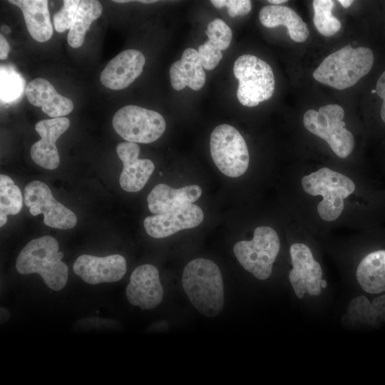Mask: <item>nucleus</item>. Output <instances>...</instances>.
<instances>
[{"instance_id":"obj_1","label":"nucleus","mask_w":385,"mask_h":385,"mask_svg":"<svg viewBox=\"0 0 385 385\" xmlns=\"http://www.w3.org/2000/svg\"><path fill=\"white\" fill-rule=\"evenodd\" d=\"M183 289L192 304L207 317L221 313L225 302L221 272L212 260L197 258L189 262L182 276Z\"/></svg>"},{"instance_id":"obj_2","label":"nucleus","mask_w":385,"mask_h":385,"mask_svg":"<svg viewBox=\"0 0 385 385\" xmlns=\"http://www.w3.org/2000/svg\"><path fill=\"white\" fill-rule=\"evenodd\" d=\"M57 240L48 235L29 242L19 254L16 268L19 273L38 274L52 290L59 291L66 284L68 269L61 261L63 253L58 251Z\"/></svg>"},{"instance_id":"obj_3","label":"nucleus","mask_w":385,"mask_h":385,"mask_svg":"<svg viewBox=\"0 0 385 385\" xmlns=\"http://www.w3.org/2000/svg\"><path fill=\"white\" fill-rule=\"evenodd\" d=\"M372 51L366 47L353 48L348 44L327 56L312 73L322 84L338 90L355 85L371 70Z\"/></svg>"},{"instance_id":"obj_4","label":"nucleus","mask_w":385,"mask_h":385,"mask_svg":"<svg viewBox=\"0 0 385 385\" xmlns=\"http://www.w3.org/2000/svg\"><path fill=\"white\" fill-rule=\"evenodd\" d=\"M301 183L307 193L323 197L317 205V211L326 221H333L339 217L344 210V199L355 190V185L350 178L328 168L304 176Z\"/></svg>"},{"instance_id":"obj_5","label":"nucleus","mask_w":385,"mask_h":385,"mask_svg":"<svg viewBox=\"0 0 385 385\" xmlns=\"http://www.w3.org/2000/svg\"><path fill=\"white\" fill-rule=\"evenodd\" d=\"M233 73L239 82L237 97L242 105L256 106L272 96L274 76L265 61L254 55H242L235 61Z\"/></svg>"},{"instance_id":"obj_6","label":"nucleus","mask_w":385,"mask_h":385,"mask_svg":"<svg viewBox=\"0 0 385 385\" xmlns=\"http://www.w3.org/2000/svg\"><path fill=\"white\" fill-rule=\"evenodd\" d=\"M344 111L337 104L321 106L318 111L308 110L303 116L305 128L324 140L339 158L350 155L354 146V136L343 121Z\"/></svg>"},{"instance_id":"obj_7","label":"nucleus","mask_w":385,"mask_h":385,"mask_svg":"<svg viewBox=\"0 0 385 385\" xmlns=\"http://www.w3.org/2000/svg\"><path fill=\"white\" fill-rule=\"evenodd\" d=\"M280 242L277 232L269 226L255 228L250 241L237 242L234 254L242 267L258 279L270 277L279 253Z\"/></svg>"},{"instance_id":"obj_8","label":"nucleus","mask_w":385,"mask_h":385,"mask_svg":"<svg viewBox=\"0 0 385 385\" xmlns=\"http://www.w3.org/2000/svg\"><path fill=\"white\" fill-rule=\"evenodd\" d=\"M212 159L224 175L237 178L247 170L250 155L246 142L240 132L228 124L215 127L210 135Z\"/></svg>"},{"instance_id":"obj_9","label":"nucleus","mask_w":385,"mask_h":385,"mask_svg":"<svg viewBox=\"0 0 385 385\" xmlns=\"http://www.w3.org/2000/svg\"><path fill=\"white\" fill-rule=\"evenodd\" d=\"M112 125L121 138L136 143L155 141L166 128L165 120L159 113L134 105H128L117 111Z\"/></svg>"},{"instance_id":"obj_10","label":"nucleus","mask_w":385,"mask_h":385,"mask_svg":"<svg viewBox=\"0 0 385 385\" xmlns=\"http://www.w3.org/2000/svg\"><path fill=\"white\" fill-rule=\"evenodd\" d=\"M24 203L34 216L43 215V223L48 227L68 230L77 223L75 213L58 202L49 187L40 180L29 183L24 188Z\"/></svg>"},{"instance_id":"obj_11","label":"nucleus","mask_w":385,"mask_h":385,"mask_svg":"<svg viewBox=\"0 0 385 385\" xmlns=\"http://www.w3.org/2000/svg\"><path fill=\"white\" fill-rule=\"evenodd\" d=\"M289 253L292 269L289 271V279L296 296L302 299L306 292L311 296L319 295L322 270L309 247L303 243H294Z\"/></svg>"},{"instance_id":"obj_12","label":"nucleus","mask_w":385,"mask_h":385,"mask_svg":"<svg viewBox=\"0 0 385 385\" xmlns=\"http://www.w3.org/2000/svg\"><path fill=\"white\" fill-rule=\"evenodd\" d=\"M125 294L130 304L142 309L158 307L163 298L158 269L149 264L136 267L130 277Z\"/></svg>"},{"instance_id":"obj_13","label":"nucleus","mask_w":385,"mask_h":385,"mask_svg":"<svg viewBox=\"0 0 385 385\" xmlns=\"http://www.w3.org/2000/svg\"><path fill=\"white\" fill-rule=\"evenodd\" d=\"M76 274L90 284L118 282L126 272V260L120 255L106 257L91 255L79 256L73 263Z\"/></svg>"},{"instance_id":"obj_14","label":"nucleus","mask_w":385,"mask_h":385,"mask_svg":"<svg viewBox=\"0 0 385 385\" xmlns=\"http://www.w3.org/2000/svg\"><path fill=\"white\" fill-rule=\"evenodd\" d=\"M203 218L202 209L195 204H190L165 213L148 216L143 225L150 237L163 238L180 230L195 227Z\"/></svg>"},{"instance_id":"obj_15","label":"nucleus","mask_w":385,"mask_h":385,"mask_svg":"<svg viewBox=\"0 0 385 385\" xmlns=\"http://www.w3.org/2000/svg\"><path fill=\"white\" fill-rule=\"evenodd\" d=\"M69 126L70 120L66 117L45 119L36 123L35 130L41 140L31 148V157L35 163L48 170L58 168L60 158L56 142Z\"/></svg>"},{"instance_id":"obj_16","label":"nucleus","mask_w":385,"mask_h":385,"mask_svg":"<svg viewBox=\"0 0 385 385\" xmlns=\"http://www.w3.org/2000/svg\"><path fill=\"white\" fill-rule=\"evenodd\" d=\"M140 150L139 145L133 142H122L116 146L117 154L123 163L119 183L127 192L140 190L155 169L152 160L138 158Z\"/></svg>"},{"instance_id":"obj_17","label":"nucleus","mask_w":385,"mask_h":385,"mask_svg":"<svg viewBox=\"0 0 385 385\" xmlns=\"http://www.w3.org/2000/svg\"><path fill=\"white\" fill-rule=\"evenodd\" d=\"M145 63L140 51L125 50L108 62L101 74V82L112 90L125 88L141 74Z\"/></svg>"},{"instance_id":"obj_18","label":"nucleus","mask_w":385,"mask_h":385,"mask_svg":"<svg viewBox=\"0 0 385 385\" xmlns=\"http://www.w3.org/2000/svg\"><path fill=\"white\" fill-rule=\"evenodd\" d=\"M202 192L201 188L197 185L173 188L160 183L155 185L147 196L148 209L155 215L165 213L193 204L200 198Z\"/></svg>"},{"instance_id":"obj_19","label":"nucleus","mask_w":385,"mask_h":385,"mask_svg":"<svg viewBox=\"0 0 385 385\" xmlns=\"http://www.w3.org/2000/svg\"><path fill=\"white\" fill-rule=\"evenodd\" d=\"M25 92L29 102L41 107L51 118L66 116L73 109L72 101L59 94L45 78H36L29 82Z\"/></svg>"},{"instance_id":"obj_20","label":"nucleus","mask_w":385,"mask_h":385,"mask_svg":"<svg viewBox=\"0 0 385 385\" xmlns=\"http://www.w3.org/2000/svg\"><path fill=\"white\" fill-rule=\"evenodd\" d=\"M169 72L171 85L176 91L186 86L198 91L205 83L204 68L197 51L192 48H188L183 51L181 58L171 65Z\"/></svg>"},{"instance_id":"obj_21","label":"nucleus","mask_w":385,"mask_h":385,"mask_svg":"<svg viewBox=\"0 0 385 385\" xmlns=\"http://www.w3.org/2000/svg\"><path fill=\"white\" fill-rule=\"evenodd\" d=\"M260 23L267 28L286 26L292 40L302 43L309 34L306 23L292 9L279 5L263 6L259 13Z\"/></svg>"},{"instance_id":"obj_22","label":"nucleus","mask_w":385,"mask_h":385,"mask_svg":"<svg viewBox=\"0 0 385 385\" xmlns=\"http://www.w3.org/2000/svg\"><path fill=\"white\" fill-rule=\"evenodd\" d=\"M21 10L27 30L38 42H46L53 35L47 0H9Z\"/></svg>"},{"instance_id":"obj_23","label":"nucleus","mask_w":385,"mask_h":385,"mask_svg":"<svg viewBox=\"0 0 385 385\" xmlns=\"http://www.w3.org/2000/svg\"><path fill=\"white\" fill-rule=\"evenodd\" d=\"M356 279L361 288L371 294L385 291V250L367 255L356 270Z\"/></svg>"},{"instance_id":"obj_24","label":"nucleus","mask_w":385,"mask_h":385,"mask_svg":"<svg viewBox=\"0 0 385 385\" xmlns=\"http://www.w3.org/2000/svg\"><path fill=\"white\" fill-rule=\"evenodd\" d=\"M103 7L97 0L80 1L75 19L67 35L70 46L79 48L83 43L86 31L93 21L101 16Z\"/></svg>"},{"instance_id":"obj_25","label":"nucleus","mask_w":385,"mask_h":385,"mask_svg":"<svg viewBox=\"0 0 385 385\" xmlns=\"http://www.w3.org/2000/svg\"><path fill=\"white\" fill-rule=\"evenodd\" d=\"M23 205V197L19 188L12 179L4 174L0 175V227L7 222L9 215L18 214Z\"/></svg>"},{"instance_id":"obj_26","label":"nucleus","mask_w":385,"mask_h":385,"mask_svg":"<svg viewBox=\"0 0 385 385\" xmlns=\"http://www.w3.org/2000/svg\"><path fill=\"white\" fill-rule=\"evenodd\" d=\"M314 17L313 22L317 30L322 35L331 36L341 29V22L334 17L332 9L334 1L332 0H314L312 2Z\"/></svg>"},{"instance_id":"obj_27","label":"nucleus","mask_w":385,"mask_h":385,"mask_svg":"<svg viewBox=\"0 0 385 385\" xmlns=\"http://www.w3.org/2000/svg\"><path fill=\"white\" fill-rule=\"evenodd\" d=\"M347 311V317L354 322L376 324L380 321L376 309L364 296L354 298L350 302Z\"/></svg>"},{"instance_id":"obj_28","label":"nucleus","mask_w":385,"mask_h":385,"mask_svg":"<svg viewBox=\"0 0 385 385\" xmlns=\"http://www.w3.org/2000/svg\"><path fill=\"white\" fill-rule=\"evenodd\" d=\"M205 34L208 41L220 51L227 49L232 41V31L230 26L220 19L211 21L207 27Z\"/></svg>"},{"instance_id":"obj_29","label":"nucleus","mask_w":385,"mask_h":385,"mask_svg":"<svg viewBox=\"0 0 385 385\" xmlns=\"http://www.w3.org/2000/svg\"><path fill=\"white\" fill-rule=\"evenodd\" d=\"M80 1L78 0L63 1V7L53 16L54 28L57 32L62 33L67 29H70Z\"/></svg>"},{"instance_id":"obj_30","label":"nucleus","mask_w":385,"mask_h":385,"mask_svg":"<svg viewBox=\"0 0 385 385\" xmlns=\"http://www.w3.org/2000/svg\"><path fill=\"white\" fill-rule=\"evenodd\" d=\"M21 78L15 73H9L1 68V98L4 101L17 98L22 91Z\"/></svg>"},{"instance_id":"obj_31","label":"nucleus","mask_w":385,"mask_h":385,"mask_svg":"<svg viewBox=\"0 0 385 385\" xmlns=\"http://www.w3.org/2000/svg\"><path fill=\"white\" fill-rule=\"evenodd\" d=\"M197 53L201 63L206 70L214 69L222 58V51L209 41L198 47Z\"/></svg>"},{"instance_id":"obj_32","label":"nucleus","mask_w":385,"mask_h":385,"mask_svg":"<svg viewBox=\"0 0 385 385\" xmlns=\"http://www.w3.org/2000/svg\"><path fill=\"white\" fill-rule=\"evenodd\" d=\"M212 4L217 9L226 7L230 16H245L252 9L249 0H212Z\"/></svg>"},{"instance_id":"obj_33","label":"nucleus","mask_w":385,"mask_h":385,"mask_svg":"<svg viewBox=\"0 0 385 385\" xmlns=\"http://www.w3.org/2000/svg\"><path fill=\"white\" fill-rule=\"evenodd\" d=\"M375 90L377 95L383 99V103L381 108V117L385 123V71L382 73L378 79Z\"/></svg>"},{"instance_id":"obj_34","label":"nucleus","mask_w":385,"mask_h":385,"mask_svg":"<svg viewBox=\"0 0 385 385\" xmlns=\"http://www.w3.org/2000/svg\"><path fill=\"white\" fill-rule=\"evenodd\" d=\"M371 304L376 309L380 321L385 322V295L375 298Z\"/></svg>"},{"instance_id":"obj_35","label":"nucleus","mask_w":385,"mask_h":385,"mask_svg":"<svg viewBox=\"0 0 385 385\" xmlns=\"http://www.w3.org/2000/svg\"><path fill=\"white\" fill-rule=\"evenodd\" d=\"M10 51V46L5 37L0 34V59L4 60L8 57Z\"/></svg>"},{"instance_id":"obj_36","label":"nucleus","mask_w":385,"mask_h":385,"mask_svg":"<svg viewBox=\"0 0 385 385\" xmlns=\"http://www.w3.org/2000/svg\"><path fill=\"white\" fill-rule=\"evenodd\" d=\"M339 2L344 8H348L353 3L352 0H339Z\"/></svg>"},{"instance_id":"obj_37","label":"nucleus","mask_w":385,"mask_h":385,"mask_svg":"<svg viewBox=\"0 0 385 385\" xmlns=\"http://www.w3.org/2000/svg\"><path fill=\"white\" fill-rule=\"evenodd\" d=\"M287 0H269L268 2L273 5H279L282 3L287 2Z\"/></svg>"},{"instance_id":"obj_38","label":"nucleus","mask_w":385,"mask_h":385,"mask_svg":"<svg viewBox=\"0 0 385 385\" xmlns=\"http://www.w3.org/2000/svg\"><path fill=\"white\" fill-rule=\"evenodd\" d=\"M140 3H143V4H151V3H155L157 1L156 0H140V1H138Z\"/></svg>"},{"instance_id":"obj_39","label":"nucleus","mask_w":385,"mask_h":385,"mask_svg":"<svg viewBox=\"0 0 385 385\" xmlns=\"http://www.w3.org/2000/svg\"><path fill=\"white\" fill-rule=\"evenodd\" d=\"M1 29L3 30V31L6 33H9L11 31L10 28H9V26H5V25L1 26Z\"/></svg>"},{"instance_id":"obj_40","label":"nucleus","mask_w":385,"mask_h":385,"mask_svg":"<svg viewBox=\"0 0 385 385\" xmlns=\"http://www.w3.org/2000/svg\"><path fill=\"white\" fill-rule=\"evenodd\" d=\"M321 287L325 288L327 286V282L322 279L321 283H320Z\"/></svg>"},{"instance_id":"obj_41","label":"nucleus","mask_w":385,"mask_h":385,"mask_svg":"<svg viewBox=\"0 0 385 385\" xmlns=\"http://www.w3.org/2000/svg\"><path fill=\"white\" fill-rule=\"evenodd\" d=\"M113 1L116 2V3H125V2H129L130 1H128V0H121V1L115 0V1Z\"/></svg>"},{"instance_id":"obj_42","label":"nucleus","mask_w":385,"mask_h":385,"mask_svg":"<svg viewBox=\"0 0 385 385\" xmlns=\"http://www.w3.org/2000/svg\"><path fill=\"white\" fill-rule=\"evenodd\" d=\"M371 93H376V90L371 91Z\"/></svg>"}]
</instances>
